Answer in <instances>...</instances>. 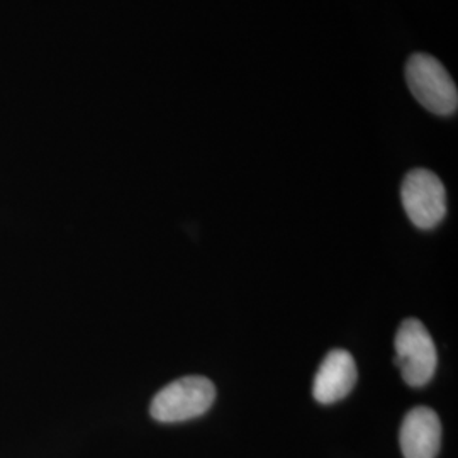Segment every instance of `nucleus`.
<instances>
[{
  "mask_svg": "<svg viewBox=\"0 0 458 458\" xmlns=\"http://www.w3.org/2000/svg\"><path fill=\"white\" fill-rule=\"evenodd\" d=\"M216 399V387L206 377H182L168 386L151 401L149 412L160 423H182L199 418L211 410Z\"/></svg>",
  "mask_w": 458,
  "mask_h": 458,
  "instance_id": "2",
  "label": "nucleus"
},
{
  "mask_svg": "<svg viewBox=\"0 0 458 458\" xmlns=\"http://www.w3.org/2000/svg\"><path fill=\"white\" fill-rule=\"evenodd\" d=\"M401 200L411 223L420 229L438 226L446 216V191L438 175L414 168L401 187Z\"/></svg>",
  "mask_w": 458,
  "mask_h": 458,
  "instance_id": "4",
  "label": "nucleus"
},
{
  "mask_svg": "<svg viewBox=\"0 0 458 458\" xmlns=\"http://www.w3.org/2000/svg\"><path fill=\"white\" fill-rule=\"evenodd\" d=\"M357 377V363L352 353L346 350H333L327 353L316 372L312 395L319 404L338 403L352 393Z\"/></svg>",
  "mask_w": 458,
  "mask_h": 458,
  "instance_id": "5",
  "label": "nucleus"
},
{
  "mask_svg": "<svg viewBox=\"0 0 458 458\" xmlns=\"http://www.w3.org/2000/svg\"><path fill=\"white\" fill-rule=\"evenodd\" d=\"M404 458H437L442 445V423L431 408L411 410L399 433Z\"/></svg>",
  "mask_w": 458,
  "mask_h": 458,
  "instance_id": "6",
  "label": "nucleus"
},
{
  "mask_svg": "<svg viewBox=\"0 0 458 458\" xmlns=\"http://www.w3.org/2000/svg\"><path fill=\"white\" fill-rule=\"evenodd\" d=\"M406 82L414 98L438 115H452L457 113V85L446 68L431 55L416 53L406 64Z\"/></svg>",
  "mask_w": 458,
  "mask_h": 458,
  "instance_id": "1",
  "label": "nucleus"
},
{
  "mask_svg": "<svg viewBox=\"0 0 458 458\" xmlns=\"http://www.w3.org/2000/svg\"><path fill=\"white\" fill-rule=\"evenodd\" d=\"M395 365L411 387H423L437 372L438 353L425 325L406 319L395 333Z\"/></svg>",
  "mask_w": 458,
  "mask_h": 458,
  "instance_id": "3",
  "label": "nucleus"
}]
</instances>
